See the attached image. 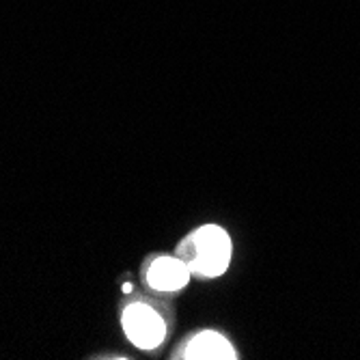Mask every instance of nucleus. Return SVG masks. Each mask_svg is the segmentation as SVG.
<instances>
[{
	"label": "nucleus",
	"mask_w": 360,
	"mask_h": 360,
	"mask_svg": "<svg viewBox=\"0 0 360 360\" xmlns=\"http://www.w3.org/2000/svg\"><path fill=\"white\" fill-rule=\"evenodd\" d=\"M177 255L188 264L192 276L218 278L231 264V236L220 224H203L179 244Z\"/></svg>",
	"instance_id": "f257e3e1"
},
{
	"label": "nucleus",
	"mask_w": 360,
	"mask_h": 360,
	"mask_svg": "<svg viewBox=\"0 0 360 360\" xmlns=\"http://www.w3.org/2000/svg\"><path fill=\"white\" fill-rule=\"evenodd\" d=\"M123 291H125V293H129V291H132V285L125 283V285H123Z\"/></svg>",
	"instance_id": "39448f33"
},
{
	"label": "nucleus",
	"mask_w": 360,
	"mask_h": 360,
	"mask_svg": "<svg viewBox=\"0 0 360 360\" xmlns=\"http://www.w3.org/2000/svg\"><path fill=\"white\" fill-rule=\"evenodd\" d=\"M177 358L186 360H236L238 352L224 335L216 330L196 333L181 349Z\"/></svg>",
	"instance_id": "20e7f679"
},
{
	"label": "nucleus",
	"mask_w": 360,
	"mask_h": 360,
	"mask_svg": "<svg viewBox=\"0 0 360 360\" xmlns=\"http://www.w3.org/2000/svg\"><path fill=\"white\" fill-rule=\"evenodd\" d=\"M123 333L141 349H155L167 339V321L153 307L134 302L123 311Z\"/></svg>",
	"instance_id": "f03ea898"
},
{
	"label": "nucleus",
	"mask_w": 360,
	"mask_h": 360,
	"mask_svg": "<svg viewBox=\"0 0 360 360\" xmlns=\"http://www.w3.org/2000/svg\"><path fill=\"white\" fill-rule=\"evenodd\" d=\"M190 268L179 255L155 257L147 268V285L162 293L181 291L190 283Z\"/></svg>",
	"instance_id": "7ed1b4c3"
}]
</instances>
